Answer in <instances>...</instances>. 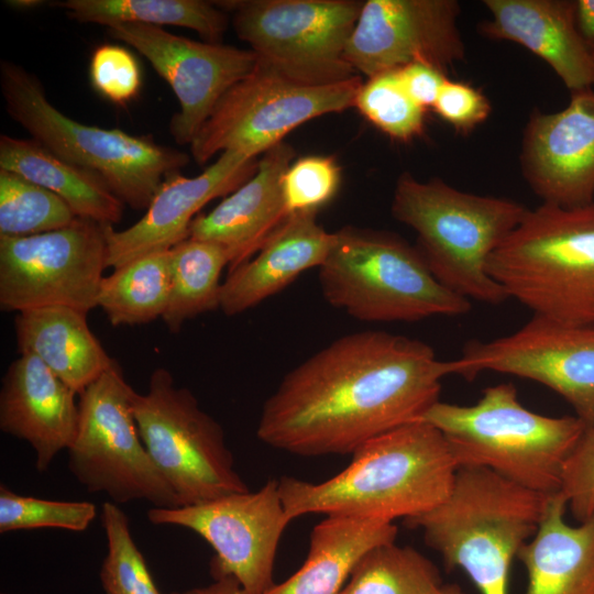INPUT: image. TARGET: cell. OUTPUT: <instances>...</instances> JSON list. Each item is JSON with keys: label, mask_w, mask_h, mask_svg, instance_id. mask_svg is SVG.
Listing matches in <instances>:
<instances>
[{"label": "cell", "mask_w": 594, "mask_h": 594, "mask_svg": "<svg viewBox=\"0 0 594 594\" xmlns=\"http://www.w3.org/2000/svg\"><path fill=\"white\" fill-rule=\"evenodd\" d=\"M462 359L439 360L427 343L383 330L343 336L289 371L265 400L256 436L299 457L349 454L421 420Z\"/></svg>", "instance_id": "cell-1"}, {"label": "cell", "mask_w": 594, "mask_h": 594, "mask_svg": "<svg viewBox=\"0 0 594 594\" xmlns=\"http://www.w3.org/2000/svg\"><path fill=\"white\" fill-rule=\"evenodd\" d=\"M352 455L343 471L320 483L278 480L290 520L308 514L386 522L416 517L448 497L459 469L443 435L424 420L385 432Z\"/></svg>", "instance_id": "cell-2"}, {"label": "cell", "mask_w": 594, "mask_h": 594, "mask_svg": "<svg viewBox=\"0 0 594 594\" xmlns=\"http://www.w3.org/2000/svg\"><path fill=\"white\" fill-rule=\"evenodd\" d=\"M550 496L492 470L461 466L441 504L404 521L420 529L444 565L463 570L481 594H508L512 562L536 534Z\"/></svg>", "instance_id": "cell-3"}, {"label": "cell", "mask_w": 594, "mask_h": 594, "mask_svg": "<svg viewBox=\"0 0 594 594\" xmlns=\"http://www.w3.org/2000/svg\"><path fill=\"white\" fill-rule=\"evenodd\" d=\"M443 435L458 465L480 466L526 488L560 491L563 465L586 425L524 407L512 383L483 391L473 405L437 402L422 416Z\"/></svg>", "instance_id": "cell-4"}, {"label": "cell", "mask_w": 594, "mask_h": 594, "mask_svg": "<svg viewBox=\"0 0 594 594\" xmlns=\"http://www.w3.org/2000/svg\"><path fill=\"white\" fill-rule=\"evenodd\" d=\"M392 215L417 234V249L433 276L451 292L487 305L508 299L490 275L495 250L528 208L507 198L461 191L441 179H397Z\"/></svg>", "instance_id": "cell-5"}, {"label": "cell", "mask_w": 594, "mask_h": 594, "mask_svg": "<svg viewBox=\"0 0 594 594\" xmlns=\"http://www.w3.org/2000/svg\"><path fill=\"white\" fill-rule=\"evenodd\" d=\"M488 273L534 317L594 324V202L528 209L492 254Z\"/></svg>", "instance_id": "cell-6"}, {"label": "cell", "mask_w": 594, "mask_h": 594, "mask_svg": "<svg viewBox=\"0 0 594 594\" xmlns=\"http://www.w3.org/2000/svg\"><path fill=\"white\" fill-rule=\"evenodd\" d=\"M318 268L324 300L367 322H416L462 316L471 300L444 287L416 245L400 237L346 226Z\"/></svg>", "instance_id": "cell-7"}, {"label": "cell", "mask_w": 594, "mask_h": 594, "mask_svg": "<svg viewBox=\"0 0 594 594\" xmlns=\"http://www.w3.org/2000/svg\"><path fill=\"white\" fill-rule=\"evenodd\" d=\"M0 87L8 114L56 156L98 174L128 207L146 210L165 176L185 167L190 156L150 135L82 124L61 112L40 79L2 59Z\"/></svg>", "instance_id": "cell-8"}, {"label": "cell", "mask_w": 594, "mask_h": 594, "mask_svg": "<svg viewBox=\"0 0 594 594\" xmlns=\"http://www.w3.org/2000/svg\"><path fill=\"white\" fill-rule=\"evenodd\" d=\"M133 409L141 439L180 506L249 491L222 427L168 370H154L148 391L135 392Z\"/></svg>", "instance_id": "cell-9"}, {"label": "cell", "mask_w": 594, "mask_h": 594, "mask_svg": "<svg viewBox=\"0 0 594 594\" xmlns=\"http://www.w3.org/2000/svg\"><path fill=\"white\" fill-rule=\"evenodd\" d=\"M134 394L117 361L79 394L68 469L89 493L107 494L116 504L146 501L158 508L180 507L141 439Z\"/></svg>", "instance_id": "cell-10"}, {"label": "cell", "mask_w": 594, "mask_h": 594, "mask_svg": "<svg viewBox=\"0 0 594 594\" xmlns=\"http://www.w3.org/2000/svg\"><path fill=\"white\" fill-rule=\"evenodd\" d=\"M237 35L257 59L283 76L314 86L358 75L345 58L363 2L355 0H231Z\"/></svg>", "instance_id": "cell-11"}, {"label": "cell", "mask_w": 594, "mask_h": 594, "mask_svg": "<svg viewBox=\"0 0 594 594\" xmlns=\"http://www.w3.org/2000/svg\"><path fill=\"white\" fill-rule=\"evenodd\" d=\"M361 76L314 86L289 79L257 59L218 101L190 146L199 165L227 151L263 155L302 123L354 107Z\"/></svg>", "instance_id": "cell-12"}, {"label": "cell", "mask_w": 594, "mask_h": 594, "mask_svg": "<svg viewBox=\"0 0 594 594\" xmlns=\"http://www.w3.org/2000/svg\"><path fill=\"white\" fill-rule=\"evenodd\" d=\"M107 224L77 217L29 237L0 235V308L70 307L88 314L107 268Z\"/></svg>", "instance_id": "cell-13"}, {"label": "cell", "mask_w": 594, "mask_h": 594, "mask_svg": "<svg viewBox=\"0 0 594 594\" xmlns=\"http://www.w3.org/2000/svg\"><path fill=\"white\" fill-rule=\"evenodd\" d=\"M147 519L154 525L187 528L205 539L215 551L212 578H233L242 594H264L276 584L275 557L292 521L278 480H268L255 492L235 493L200 505L153 507Z\"/></svg>", "instance_id": "cell-14"}, {"label": "cell", "mask_w": 594, "mask_h": 594, "mask_svg": "<svg viewBox=\"0 0 594 594\" xmlns=\"http://www.w3.org/2000/svg\"><path fill=\"white\" fill-rule=\"evenodd\" d=\"M461 359L465 378L491 371L538 382L563 397L586 427L594 425V324L532 317L508 336L470 341Z\"/></svg>", "instance_id": "cell-15"}, {"label": "cell", "mask_w": 594, "mask_h": 594, "mask_svg": "<svg viewBox=\"0 0 594 594\" xmlns=\"http://www.w3.org/2000/svg\"><path fill=\"white\" fill-rule=\"evenodd\" d=\"M108 32L143 55L173 89L179 110L169 132L179 145L191 144L222 96L257 64L250 48L195 41L161 26L120 23Z\"/></svg>", "instance_id": "cell-16"}, {"label": "cell", "mask_w": 594, "mask_h": 594, "mask_svg": "<svg viewBox=\"0 0 594 594\" xmlns=\"http://www.w3.org/2000/svg\"><path fill=\"white\" fill-rule=\"evenodd\" d=\"M459 14L455 0H367L345 58L367 78L417 62L447 72L465 58Z\"/></svg>", "instance_id": "cell-17"}, {"label": "cell", "mask_w": 594, "mask_h": 594, "mask_svg": "<svg viewBox=\"0 0 594 594\" xmlns=\"http://www.w3.org/2000/svg\"><path fill=\"white\" fill-rule=\"evenodd\" d=\"M520 166L543 204L572 208L594 202V88L571 92L558 112H532Z\"/></svg>", "instance_id": "cell-18"}, {"label": "cell", "mask_w": 594, "mask_h": 594, "mask_svg": "<svg viewBox=\"0 0 594 594\" xmlns=\"http://www.w3.org/2000/svg\"><path fill=\"white\" fill-rule=\"evenodd\" d=\"M257 164V157L227 151L198 176L186 177L180 170L167 174L139 221L121 231L107 224V267L114 270L146 254L168 251L188 239L199 210L241 187Z\"/></svg>", "instance_id": "cell-19"}, {"label": "cell", "mask_w": 594, "mask_h": 594, "mask_svg": "<svg viewBox=\"0 0 594 594\" xmlns=\"http://www.w3.org/2000/svg\"><path fill=\"white\" fill-rule=\"evenodd\" d=\"M295 154L286 142L265 152L248 182L210 212L193 220L189 238L222 248L230 271L253 257L290 215L284 200L283 177Z\"/></svg>", "instance_id": "cell-20"}, {"label": "cell", "mask_w": 594, "mask_h": 594, "mask_svg": "<svg viewBox=\"0 0 594 594\" xmlns=\"http://www.w3.org/2000/svg\"><path fill=\"white\" fill-rule=\"evenodd\" d=\"M76 395L29 353L20 354L2 378L0 429L34 449L38 472H45L56 454L74 441L78 426Z\"/></svg>", "instance_id": "cell-21"}, {"label": "cell", "mask_w": 594, "mask_h": 594, "mask_svg": "<svg viewBox=\"0 0 594 594\" xmlns=\"http://www.w3.org/2000/svg\"><path fill=\"white\" fill-rule=\"evenodd\" d=\"M491 19L479 31L518 43L542 58L571 91L594 88L593 50L581 36L575 1L485 0Z\"/></svg>", "instance_id": "cell-22"}, {"label": "cell", "mask_w": 594, "mask_h": 594, "mask_svg": "<svg viewBox=\"0 0 594 594\" xmlns=\"http://www.w3.org/2000/svg\"><path fill=\"white\" fill-rule=\"evenodd\" d=\"M317 212H296L250 260L229 271L221 286L220 309L227 316L244 312L279 293L301 273L320 267L334 233L317 222Z\"/></svg>", "instance_id": "cell-23"}, {"label": "cell", "mask_w": 594, "mask_h": 594, "mask_svg": "<svg viewBox=\"0 0 594 594\" xmlns=\"http://www.w3.org/2000/svg\"><path fill=\"white\" fill-rule=\"evenodd\" d=\"M566 509L563 496L552 494L536 534L517 552L525 594H594V518L573 526Z\"/></svg>", "instance_id": "cell-24"}, {"label": "cell", "mask_w": 594, "mask_h": 594, "mask_svg": "<svg viewBox=\"0 0 594 594\" xmlns=\"http://www.w3.org/2000/svg\"><path fill=\"white\" fill-rule=\"evenodd\" d=\"M14 330L19 353L40 359L77 395L116 362L91 332L87 314L70 307L16 312Z\"/></svg>", "instance_id": "cell-25"}, {"label": "cell", "mask_w": 594, "mask_h": 594, "mask_svg": "<svg viewBox=\"0 0 594 594\" xmlns=\"http://www.w3.org/2000/svg\"><path fill=\"white\" fill-rule=\"evenodd\" d=\"M393 522L327 516L311 530L304 564L264 594H340L352 569L370 549L395 542Z\"/></svg>", "instance_id": "cell-26"}, {"label": "cell", "mask_w": 594, "mask_h": 594, "mask_svg": "<svg viewBox=\"0 0 594 594\" xmlns=\"http://www.w3.org/2000/svg\"><path fill=\"white\" fill-rule=\"evenodd\" d=\"M0 169L54 193L76 217L111 226L122 219L125 205L98 174L56 156L32 138L1 134Z\"/></svg>", "instance_id": "cell-27"}, {"label": "cell", "mask_w": 594, "mask_h": 594, "mask_svg": "<svg viewBox=\"0 0 594 594\" xmlns=\"http://www.w3.org/2000/svg\"><path fill=\"white\" fill-rule=\"evenodd\" d=\"M55 6L81 23L183 26L209 43H221L229 24L224 10L202 0H66Z\"/></svg>", "instance_id": "cell-28"}, {"label": "cell", "mask_w": 594, "mask_h": 594, "mask_svg": "<svg viewBox=\"0 0 594 594\" xmlns=\"http://www.w3.org/2000/svg\"><path fill=\"white\" fill-rule=\"evenodd\" d=\"M170 292V250L135 258L103 276L97 305L114 326H135L162 318Z\"/></svg>", "instance_id": "cell-29"}, {"label": "cell", "mask_w": 594, "mask_h": 594, "mask_svg": "<svg viewBox=\"0 0 594 594\" xmlns=\"http://www.w3.org/2000/svg\"><path fill=\"white\" fill-rule=\"evenodd\" d=\"M229 260L222 248L188 238L170 249V292L162 317L168 330L220 308V276Z\"/></svg>", "instance_id": "cell-30"}, {"label": "cell", "mask_w": 594, "mask_h": 594, "mask_svg": "<svg viewBox=\"0 0 594 594\" xmlns=\"http://www.w3.org/2000/svg\"><path fill=\"white\" fill-rule=\"evenodd\" d=\"M340 594H438V568L411 547L395 542L370 549L356 562Z\"/></svg>", "instance_id": "cell-31"}, {"label": "cell", "mask_w": 594, "mask_h": 594, "mask_svg": "<svg viewBox=\"0 0 594 594\" xmlns=\"http://www.w3.org/2000/svg\"><path fill=\"white\" fill-rule=\"evenodd\" d=\"M76 218L54 193L0 169V235H35L67 227Z\"/></svg>", "instance_id": "cell-32"}, {"label": "cell", "mask_w": 594, "mask_h": 594, "mask_svg": "<svg viewBox=\"0 0 594 594\" xmlns=\"http://www.w3.org/2000/svg\"><path fill=\"white\" fill-rule=\"evenodd\" d=\"M101 522L107 538V554L100 569L106 594H162L133 540L129 518L113 502L101 508Z\"/></svg>", "instance_id": "cell-33"}, {"label": "cell", "mask_w": 594, "mask_h": 594, "mask_svg": "<svg viewBox=\"0 0 594 594\" xmlns=\"http://www.w3.org/2000/svg\"><path fill=\"white\" fill-rule=\"evenodd\" d=\"M354 107L393 140L408 142L424 133L427 110L406 92L398 69L369 77L356 94Z\"/></svg>", "instance_id": "cell-34"}, {"label": "cell", "mask_w": 594, "mask_h": 594, "mask_svg": "<svg viewBox=\"0 0 594 594\" xmlns=\"http://www.w3.org/2000/svg\"><path fill=\"white\" fill-rule=\"evenodd\" d=\"M97 516L90 502H62L24 496L0 485V532L38 528L84 531Z\"/></svg>", "instance_id": "cell-35"}, {"label": "cell", "mask_w": 594, "mask_h": 594, "mask_svg": "<svg viewBox=\"0 0 594 594\" xmlns=\"http://www.w3.org/2000/svg\"><path fill=\"white\" fill-rule=\"evenodd\" d=\"M341 172L332 156L310 155L290 164L283 177L288 212H318L337 194Z\"/></svg>", "instance_id": "cell-36"}, {"label": "cell", "mask_w": 594, "mask_h": 594, "mask_svg": "<svg viewBox=\"0 0 594 594\" xmlns=\"http://www.w3.org/2000/svg\"><path fill=\"white\" fill-rule=\"evenodd\" d=\"M89 73L95 89L118 106L128 105L140 91L142 76L139 63L122 46H98L92 52Z\"/></svg>", "instance_id": "cell-37"}, {"label": "cell", "mask_w": 594, "mask_h": 594, "mask_svg": "<svg viewBox=\"0 0 594 594\" xmlns=\"http://www.w3.org/2000/svg\"><path fill=\"white\" fill-rule=\"evenodd\" d=\"M559 493L579 522L594 518V425L585 428L568 457Z\"/></svg>", "instance_id": "cell-38"}, {"label": "cell", "mask_w": 594, "mask_h": 594, "mask_svg": "<svg viewBox=\"0 0 594 594\" xmlns=\"http://www.w3.org/2000/svg\"><path fill=\"white\" fill-rule=\"evenodd\" d=\"M432 109L457 131L466 133L487 119L492 107L485 95L470 84L448 78Z\"/></svg>", "instance_id": "cell-39"}, {"label": "cell", "mask_w": 594, "mask_h": 594, "mask_svg": "<svg viewBox=\"0 0 594 594\" xmlns=\"http://www.w3.org/2000/svg\"><path fill=\"white\" fill-rule=\"evenodd\" d=\"M398 74L406 92L425 110L433 108L441 87L448 79L446 72L419 62L398 68Z\"/></svg>", "instance_id": "cell-40"}, {"label": "cell", "mask_w": 594, "mask_h": 594, "mask_svg": "<svg viewBox=\"0 0 594 594\" xmlns=\"http://www.w3.org/2000/svg\"><path fill=\"white\" fill-rule=\"evenodd\" d=\"M575 7L579 32L586 44L594 50V0H578Z\"/></svg>", "instance_id": "cell-41"}, {"label": "cell", "mask_w": 594, "mask_h": 594, "mask_svg": "<svg viewBox=\"0 0 594 594\" xmlns=\"http://www.w3.org/2000/svg\"><path fill=\"white\" fill-rule=\"evenodd\" d=\"M169 594H242L239 583L231 576L213 579L205 586L194 587Z\"/></svg>", "instance_id": "cell-42"}, {"label": "cell", "mask_w": 594, "mask_h": 594, "mask_svg": "<svg viewBox=\"0 0 594 594\" xmlns=\"http://www.w3.org/2000/svg\"><path fill=\"white\" fill-rule=\"evenodd\" d=\"M7 3H10V6L13 8L30 9V8L41 6L43 1L41 0H11V1H7Z\"/></svg>", "instance_id": "cell-43"}, {"label": "cell", "mask_w": 594, "mask_h": 594, "mask_svg": "<svg viewBox=\"0 0 594 594\" xmlns=\"http://www.w3.org/2000/svg\"><path fill=\"white\" fill-rule=\"evenodd\" d=\"M438 594H465L458 584H443Z\"/></svg>", "instance_id": "cell-44"}, {"label": "cell", "mask_w": 594, "mask_h": 594, "mask_svg": "<svg viewBox=\"0 0 594 594\" xmlns=\"http://www.w3.org/2000/svg\"><path fill=\"white\" fill-rule=\"evenodd\" d=\"M1 594H9V593H1Z\"/></svg>", "instance_id": "cell-45"}, {"label": "cell", "mask_w": 594, "mask_h": 594, "mask_svg": "<svg viewBox=\"0 0 594 594\" xmlns=\"http://www.w3.org/2000/svg\"><path fill=\"white\" fill-rule=\"evenodd\" d=\"M593 55H594V50H593Z\"/></svg>", "instance_id": "cell-46"}]
</instances>
